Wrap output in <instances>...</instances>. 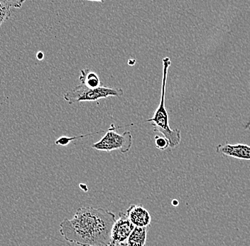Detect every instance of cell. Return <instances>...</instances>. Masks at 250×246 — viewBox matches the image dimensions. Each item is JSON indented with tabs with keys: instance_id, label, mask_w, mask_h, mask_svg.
<instances>
[{
	"instance_id": "obj_8",
	"label": "cell",
	"mask_w": 250,
	"mask_h": 246,
	"mask_svg": "<svg viewBox=\"0 0 250 246\" xmlns=\"http://www.w3.org/2000/svg\"><path fill=\"white\" fill-rule=\"evenodd\" d=\"M147 227L135 226L123 246H146Z\"/></svg>"
},
{
	"instance_id": "obj_16",
	"label": "cell",
	"mask_w": 250,
	"mask_h": 246,
	"mask_svg": "<svg viewBox=\"0 0 250 246\" xmlns=\"http://www.w3.org/2000/svg\"><path fill=\"white\" fill-rule=\"evenodd\" d=\"M172 205L174 206H178L179 205V201L177 200H173L172 201Z\"/></svg>"
},
{
	"instance_id": "obj_11",
	"label": "cell",
	"mask_w": 250,
	"mask_h": 246,
	"mask_svg": "<svg viewBox=\"0 0 250 246\" xmlns=\"http://www.w3.org/2000/svg\"><path fill=\"white\" fill-rule=\"evenodd\" d=\"M10 7L5 0H0V27L10 17Z\"/></svg>"
},
{
	"instance_id": "obj_17",
	"label": "cell",
	"mask_w": 250,
	"mask_h": 246,
	"mask_svg": "<svg viewBox=\"0 0 250 246\" xmlns=\"http://www.w3.org/2000/svg\"><path fill=\"white\" fill-rule=\"evenodd\" d=\"M135 60H134V59H130V60H129V62H128V64L130 66H133L134 64H135Z\"/></svg>"
},
{
	"instance_id": "obj_15",
	"label": "cell",
	"mask_w": 250,
	"mask_h": 246,
	"mask_svg": "<svg viewBox=\"0 0 250 246\" xmlns=\"http://www.w3.org/2000/svg\"><path fill=\"white\" fill-rule=\"evenodd\" d=\"M84 186H83L82 184H80V187L81 188V189H83V190L85 191V192H87V190H88V188H87V185L83 184Z\"/></svg>"
},
{
	"instance_id": "obj_6",
	"label": "cell",
	"mask_w": 250,
	"mask_h": 246,
	"mask_svg": "<svg viewBox=\"0 0 250 246\" xmlns=\"http://www.w3.org/2000/svg\"><path fill=\"white\" fill-rule=\"evenodd\" d=\"M216 153L228 157L240 160L250 161V146L245 144H219L216 146Z\"/></svg>"
},
{
	"instance_id": "obj_10",
	"label": "cell",
	"mask_w": 250,
	"mask_h": 246,
	"mask_svg": "<svg viewBox=\"0 0 250 246\" xmlns=\"http://www.w3.org/2000/svg\"><path fill=\"white\" fill-rule=\"evenodd\" d=\"M104 131H101L96 132V133H88V134H81V135L75 136V137H72L62 136V137H59V139H56L55 144H56V145H59V146H66L71 141L75 140V139L83 138V137H87V136L92 135V134H99V133H103Z\"/></svg>"
},
{
	"instance_id": "obj_5",
	"label": "cell",
	"mask_w": 250,
	"mask_h": 246,
	"mask_svg": "<svg viewBox=\"0 0 250 246\" xmlns=\"http://www.w3.org/2000/svg\"><path fill=\"white\" fill-rule=\"evenodd\" d=\"M134 228L126 214L120 212L111 231L109 246H123Z\"/></svg>"
},
{
	"instance_id": "obj_7",
	"label": "cell",
	"mask_w": 250,
	"mask_h": 246,
	"mask_svg": "<svg viewBox=\"0 0 250 246\" xmlns=\"http://www.w3.org/2000/svg\"><path fill=\"white\" fill-rule=\"evenodd\" d=\"M126 214L134 226L148 228L151 223V214L142 205H131Z\"/></svg>"
},
{
	"instance_id": "obj_2",
	"label": "cell",
	"mask_w": 250,
	"mask_h": 246,
	"mask_svg": "<svg viewBox=\"0 0 250 246\" xmlns=\"http://www.w3.org/2000/svg\"><path fill=\"white\" fill-rule=\"evenodd\" d=\"M171 65L169 58L163 59V76H162V92H161L160 103L154 111L153 117L145 120L146 123H151L154 132L161 133L164 137L169 141L170 147L174 148L180 145L181 142V131L171 129L169 125V117L168 111L166 108L165 98L167 90V78H168V68Z\"/></svg>"
},
{
	"instance_id": "obj_1",
	"label": "cell",
	"mask_w": 250,
	"mask_h": 246,
	"mask_svg": "<svg viewBox=\"0 0 250 246\" xmlns=\"http://www.w3.org/2000/svg\"><path fill=\"white\" fill-rule=\"evenodd\" d=\"M116 216L101 208H78L71 219L60 224V233L65 241L79 246H109L111 231Z\"/></svg>"
},
{
	"instance_id": "obj_12",
	"label": "cell",
	"mask_w": 250,
	"mask_h": 246,
	"mask_svg": "<svg viewBox=\"0 0 250 246\" xmlns=\"http://www.w3.org/2000/svg\"><path fill=\"white\" fill-rule=\"evenodd\" d=\"M154 142H155L156 148L161 151H164L170 147L169 141L164 136L160 137L159 135H156L154 137Z\"/></svg>"
},
{
	"instance_id": "obj_9",
	"label": "cell",
	"mask_w": 250,
	"mask_h": 246,
	"mask_svg": "<svg viewBox=\"0 0 250 246\" xmlns=\"http://www.w3.org/2000/svg\"><path fill=\"white\" fill-rule=\"evenodd\" d=\"M79 81L81 84L85 85V86L90 88V89H96V88L103 86L99 76L95 72L89 69V68L81 70Z\"/></svg>"
},
{
	"instance_id": "obj_4",
	"label": "cell",
	"mask_w": 250,
	"mask_h": 246,
	"mask_svg": "<svg viewBox=\"0 0 250 246\" xmlns=\"http://www.w3.org/2000/svg\"><path fill=\"white\" fill-rule=\"evenodd\" d=\"M115 124H111L107 133L98 142L92 145V148L98 151L109 152L120 150V153L125 154L130 150L133 144L132 133L125 131L123 134L116 133Z\"/></svg>"
},
{
	"instance_id": "obj_14",
	"label": "cell",
	"mask_w": 250,
	"mask_h": 246,
	"mask_svg": "<svg viewBox=\"0 0 250 246\" xmlns=\"http://www.w3.org/2000/svg\"><path fill=\"white\" fill-rule=\"evenodd\" d=\"M37 58L39 61L43 60V58H44V54H43V53L42 52V51H39L37 54Z\"/></svg>"
},
{
	"instance_id": "obj_13",
	"label": "cell",
	"mask_w": 250,
	"mask_h": 246,
	"mask_svg": "<svg viewBox=\"0 0 250 246\" xmlns=\"http://www.w3.org/2000/svg\"><path fill=\"white\" fill-rule=\"evenodd\" d=\"M5 1L11 7L20 9L22 7L23 4L26 0H5Z\"/></svg>"
},
{
	"instance_id": "obj_3",
	"label": "cell",
	"mask_w": 250,
	"mask_h": 246,
	"mask_svg": "<svg viewBox=\"0 0 250 246\" xmlns=\"http://www.w3.org/2000/svg\"><path fill=\"white\" fill-rule=\"evenodd\" d=\"M123 94L124 90L122 89L107 88L103 86L96 89H90L85 85L81 84L65 92L63 98L70 105H72L81 102L98 101L109 97H121Z\"/></svg>"
},
{
	"instance_id": "obj_18",
	"label": "cell",
	"mask_w": 250,
	"mask_h": 246,
	"mask_svg": "<svg viewBox=\"0 0 250 246\" xmlns=\"http://www.w3.org/2000/svg\"><path fill=\"white\" fill-rule=\"evenodd\" d=\"M89 1H96V2H104V0H87Z\"/></svg>"
}]
</instances>
